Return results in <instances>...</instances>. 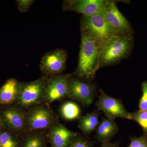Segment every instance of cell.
I'll return each instance as SVG.
<instances>
[{
    "instance_id": "obj_15",
    "label": "cell",
    "mask_w": 147,
    "mask_h": 147,
    "mask_svg": "<svg viewBox=\"0 0 147 147\" xmlns=\"http://www.w3.org/2000/svg\"><path fill=\"white\" fill-rule=\"evenodd\" d=\"M96 130L95 138L102 144L110 142L118 132L119 128L115 120L102 117Z\"/></svg>"
},
{
    "instance_id": "obj_5",
    "label": "cell",
    "mask_w": 147,
    "mask_h": 147,
    "mask_svg": "<svg viewBox=\"0 0 147 147\" xmlns=\"http://www.w3.org/2000/svg\"><path fill=\"white\" fill-rule=\"evenodd\" d=\"M104 9L92 16H83L82 22V29L95 40L100 48L115 36L105 19Z\"/></svg>"
},
{
    "instance_id": "obj_16",
    "label": "cell",
    "mask_w": 147,
    "mask_h": 147,
    "mask_svg": "<svg viewBox=\"0 0 147 147\" xmlns=\"http://www.w3.org/2000/svg\"><path fill=\"white\" fill-rule=\"evenodd\" d=\"M100 114L98 110H94L86 115L80 117L79 119L78 127L83 134L90 135L96 129L99 123L98 117Z\"/></svg>"
},
{
    "instance_id": "obj_3",
    "label": "cell",
    "mask_w": 147,
    "mask_h": 147,
    "mask_svg": "<svg viewBox=\"0 0 147 147\" xmlns=\"http://www.w3.org/2000/svg\"><path fill=\"white\" fill-rule=\"evenodd\" d=\"M59 122L58 116L49 105L43 102L26 112V134L49 130Z\"/></svg>"
},
{
    "instance_id": "obj_12",
    "label": "cell",
    "mask_w": 147,
    "mask_h": 147,
    "mask_svg": "<svg viewBox=\"0 0 147 147\" xmlns=\"http://www.w3.org/2000/svg\"><path fill=\"white\" fill-rule=\"evenodd\" d=\"M107 0H75L67 1L64 8L83 15L90 16L100 12L106 7Z\"/></svg>"
},
{
    "instance_id": "obj_1",
    "label": "cell",
    "mask_w": 147,
    "mask_h": 147,
    "mask_svg": "<svg viewBox=\"0 0 147 147\" xmlns=\"http://www.w3.org/2000/svg\"><path fill=\"white\" fill-rule=\"evenodd\" d=\"M100 46L95 40L82 29L78 65L75 74L78 79L91 83L99 69Z\"/></svg>"
},
{
    "instance_id": "obj_19",
    "label": "cell",
    "mask_w": 147,
    "mask_h": 147,
    "mask_svg": "<svg viewBox=\"0 0 147 147\" xmlns=\"http://www.w3.org/2000/svg\"><path fill=\"white\" fill-rule=\"evenodd\" d=\"M16 134L7 129L0 132V147H19L21 139Z\"/></svg>"
},
{
    "instance_id": "obj_14",
    "label": "cell",
    "mask_w": 147,
    "mask_h": 147,
    "mask_svg": "<svg viewBox=\"0 0 147 147\" xmlns=\"http://www.w3.org/2000/svg\"><path fill=\"white\" fill-rule=\"evenodd\" d=\"M22 83L14 78H9L0 88V105L15 104L21 91Z\"/></svg>"
},
{
    "instance_id": "obj_8",
    "label": "cell",
    "mask_w": 147,
    "mask_h": 147,
    "mask_svg": "<svg viewBox=\"0 0 147 147\" xmlns=\"http://www.w3.org/2000/svg\"><path fill=\"white\" fill-rule=\"evenodd\" d=\"M99 92L100 95L95 105L98 110L104 113L106 118L113 120L117 118L131 120V113L127 111L121 99L110 96L101 89H99Z\"/></svg>"
},
{
    "instance_id": "obj_13",
    "label": "cell",
    "mask_w": 147,
    "mask_h": 147,
    "mask_svg": "<svg viewBox=\"0 0 147 147\" xmlns=\"http://www.w3.org/2000/svg\"><path fill=\"white\" fill-rule=\"evenodd\" d=\"M78 134L59 122L48 130L47 136L51 147H67Z\"/></svg>"
},
{
    "instance_id": "obj_20",
    "label": "cell",
    "mask_w": 147,
    "mask_h": 147,
    "mask_svg": "<svg viewBox=\"0 0 147 147\" xmlns=\"http://www.w3.org/2000/svg\"><path fill=\"white\" fill-rule=\"evenodd\" d=\"M131 116V120L136 121L142 127L144 134L147 135V111H134Z\"/></svg>"
},
{
    "instance_id": "obj_2",
    "label": "cell",
    "mask_w": 147,
    "mask_h": 147,
    "mask_svg": "<svg viewBox=\"0 0 147 147\" xmlns=\"http://www.w3.org/2000/svg\"><path fill=\"white\" fill-rule=\"evenodd\" d=\"M133 35L114 36L100 48L99 66L106 67L118 63L130 55L133 46Z\"/></svg>"
},
{
    "instance_id": "obj_18",
    "label": "cell",
    "mask_w": 147,
    "mask_h": 147,
    "mask_svg": "<svg viewBox=\"0 0 147 147\" xmlns=\"http://www.w3.org/2000/svg\"><path fill=\"white\" fill-rule=\"evenodd\" d=\"M60 111L61 116L65 120H75L81 117V108L78 104L72 101L64 102Z\"/></svg>"
},
{
    "instance_id": "obj_6",
    "label": "cell",
    "mask_w": 147,
    "mask_h": 147,
    "mask_svg": "<svg viewBox=\"0 0 147 147\" xmlns=\"http://www.w3.org/2000/svg\"><path fill=\"white\" fill-rule=\"evenodd\" d=\"M0 116L3 127L22 137L26 134V112L14 104L3 105Z\"/></svg>"
},
{
    "instance_id": "obj_24",
    "label": "cell",
    "mask_w": 147,
    "mask_h": 147,
    "mask_svg": "<svg viewBox=\"0 0 147 147\" xmlns=\"http://www.w3.org/2000/svg\"><path fill=\"white\" fill-rule=\"evenodd\" d=\"M16 1L19 11L21 12H26L28 10L34 1L32 0H18Z\"/></svg>"
},
{
    "instance_id": "obj_11",
    "label": "cell",
    "mask_w": 147,
    "mask_h": 147,
    "mask_svg": "<svg viewBox=\"0 0 147 147\" xmlns=\"http://www.w3.org/2000/svg\"><path fill=\"white\" fill-rule=\"evenodd\" d=\"M67 59V54L63 49H58L49 52L42 57L40 70L44 75H60L65 69Z\"/></svg>"
},
{
    "instance_id": "obj_7",
    "label": "cell",
    "mask_w": 147,
    "mask_h": 147,
    "mask_svg": "<svg viewBox=\"0 0 147 147\" xmlns=\"http://www.w3.org/2000/svg\"><path fill=\"white\" fill-rule=\"evenodd\" d=\"M67 87V97L86 106L92 103L96 93L95 84L85 82L74 77L71 74L68 79Z\"/></svg>"
},
{
    "instance_id": "obj_17",
    "label": "cell",
    "mask_w": 147,
    "mask_h": 147,
    "mask_svg": "<svg viewBox=\"0 0 147 147\" xmlns=\"http://www.w3.org/2000/svg\"><path fill=\"white\" fill-rule=\"evenodd\" d=\"M47 134L43 131H34L27 133L21 137L19 147H47Z\"/></svg>"
},
{
    "instance_id": "obj_4",
    "label": "cell",
    "mask_w": 147,
    "mask_h": 147,
    "mask_svg": "<svg viewBox=\"0 0 147 147\" xmlns=\"http://www.w3.org/2000/svg\"><path fill=\"white\" fill-rule=\"evenodd\" d=\"M50 76L44 75L32 82L22 83L21 91L14 105L25 112L43 103L45 88Z\"/></svg>"
},
{
    "instance_id": "obj_9",
    "label": "cell",
    "mask_w": 147,
    "mask_h": 147,
    "mask_svg": "<svg viewBox=\"0 0 147 147\" xmlns=\"http://www.w3.org/2000/svg\"><path fill=\"white\" fill-rule=\"evenodd\" d=\"M104 14L115 36L133 35V30L131 25L119 10L115 1H109L104 9Z\"/></svg>"
},
{
    "instance_id": "obj_23",
    "label": "cell",
    "mask_w": 147,
    "mask_h": 147,
    "mask_svg": "<svg viewBox=\"0 0 147 147\" xmlns=\"http://www.w3.org/2000/svg\"><path fill=\"white\" fill-rule=\"evenodd\" d=\"M130 143L127 147H147V135L144 134L139 137L130 136Z\"/></svg>"
},
{
    "instance_id": "obj_22",
    "label": "cell",
    "mask_w": 147,
    "mask_h": 147,
    "mask_svg": "<svg viewBox=\"0 0 147 147\" xmlns=\"http://www.w3.org/2000/svg\"><path fill=\"white\" fill-rule=\"evenodd\" d=\"M141 87L142 95L139 100V110L147 111V81H144L142 83Z\"/></svg>"
},
{
    "instance_id": "obj_25",
    "label": "cell",
    "mask_w": 147,
    "mask_h": 147,
    "mask_svg": "<svg viewBox=\"0 0 147 147\" xmlns=\"http://www.w3.org/2000/svg\"><path fill=\"white\" fill-rule=\"evenodd\" d=\"M100 147H119V144L118 142L111 143L110 142L102 144Z\"/></svg>"
},
{
    "instance_id": "obj_21",
    "label": "cell",
    "mask_w": 147,
    "mask_h": 147,
    "mask_svg": "<svg viewBox=\"0 0 147 147\" xmlns=\"http://www.w3.org/2000/svg\"><path fill=\"white\" fill-rule=\"evenodd\" d=\"M94 144L88 137L78 134L67 147H92Z\"/></svg>"
},
{
    "instance_id": "obj_10",
    "label": "cell",
    "mask_w": 147,
    "mask_h": 147,
    "mask_svg": "<svg viewBox=\"0 0 147 147\" xmlns=\"http://www.w3.org/2000/svg\"><path fill=\"white\" fill-rule=\"evenodd\" d=\"M71 74L50 76L45 88L43 102L50 105L67 97V82Z\"/></svg>"
},
{
    "instance_id": "obj_26",
    "label": "cell",
    "mask_w": 147,
    "mask_h": 147,
    "mask_svg": "<svg viewBox=\"0 0 147 147\" xmlns=\"http://www.w3.org/2000/svg\"><path fill=\"white\" fill-rule=\"evenodd\" d=\"M3 125L2 120L0 116V132L3 130Z\"/></svg>"
}]
</instances>
